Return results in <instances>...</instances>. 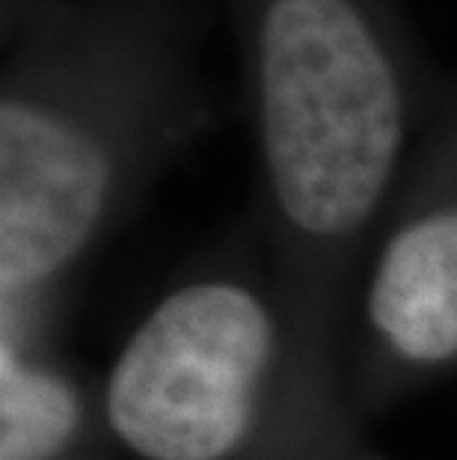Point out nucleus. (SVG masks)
<instances>
[{"instance_id":"1","label":"nucleus","mask_w":457,"mask_h":460,"mask_svg":"<svg viewBox=\"0 0 457 460\" xmlns=\"http://www.w3.org/2000/svg\"><path fill=\"white\" fill-rule=\"evenodd\" d=\"M270 286L309 357L351 393L345 341L383 220L440 95L395 0H226Z\"/></svg>"},{"instance_id":"2","label":"nucleus","mask_w":457,"mask_h":460,"mask_svg":"<svg viewBox=\"0 0 457 460\" xmlns=\"http://www.w3.org/2000/svg\"><path fill=\"white\" fill-rule=\"evenodd\" d=\"M193 0H27L0 81L4 341L206 131Z\"/></svg>"},{"instance_id":"3","label":"nucleus","mask_w":457,"mask_h":460,"mask_svg":"<svg viewBox=\"0 0 457 460\" xmlns=\"http://www.w3.org/2000/svg\"><path fill=\"white\" fill-rule=\"evenodd\" d=\"M101 422L137 460H389L318 368L270 279L199 273L131 330Z\"/></svg>"},{"instance_id":"4","label":"nucleus","mask_w":457,"mask_h":460,"mask_svg":"<svg viewBox=\"0 0 457 460\" xmlns=\"http://www.w3.org/2000/svg\"><path fill=\"white\" fill-rule=\"evenodd\" d=\"M359 416L457 366V86L436 102L359 291Z\"/></svg>"},{"instance_id":"5","label":"nucleus","mask_w":457,"mask_h":460,"mask_svg":"<svg viewBox=\"0 0 457 460\" xmlns=\"http://www.w3.org/2000/svg\"><path fill=\"white\" fill-rule=\"evenodd\" d=\"M86 410L81 389L36 345H4V460H77Z\"/></svg>"}]
</instances>
